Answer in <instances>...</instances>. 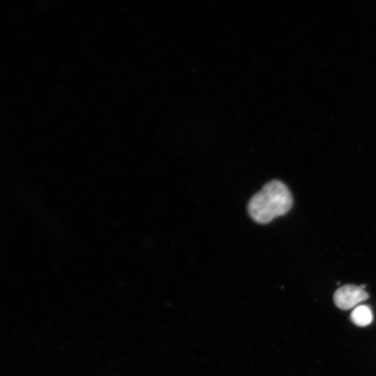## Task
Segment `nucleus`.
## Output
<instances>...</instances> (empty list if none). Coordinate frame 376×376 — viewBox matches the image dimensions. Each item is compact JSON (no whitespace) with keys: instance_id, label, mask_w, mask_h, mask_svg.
Listing matches in <instances>:
<instances>
[{"instance_id":"1","label":"nucleus","mask_w":376,"mask_h":376,"mask_svg":"<svg viewBox=\"0 0 376 376\" xmlns=\"http://www.w3.org/2000/svg\"><path fill=\"white\" fill-rule=\"evenodd\" d=\"M292 205V196L288 187L279 180H272L252 196L248 211L255 221L267 224L285 214Z\"/></svg>"},{"instance_id":"2","label":"nucleus","mask_w":376,"mask_h":376,"mask_svg":"<svg viewBox=\"0 0 376 376\" xmlns=\"http://www.w3.org/2000/svg\"><path fill=\"white\" fill-rule=\"evenodd\" d=\"M364 285H345L338 288L334 294L336 306L342 310H348L369 297L364 290Z\"/></svg>"},{"instance_id":"3","label":"nucleus","mask_w":376,"mask_h":376,"mask_svg":"<svg viewBox=\"0 0 376 376\" xmlns=\"http://www.w3.org/2000/svg\"><path fill=\"white\" fill-rule=\"evenodd\" d=\"M373 319L372 310L368 306L359 305L356 306L350 314L351 321L359 327L369 325Z\"/></svg>"}]
</instances>
